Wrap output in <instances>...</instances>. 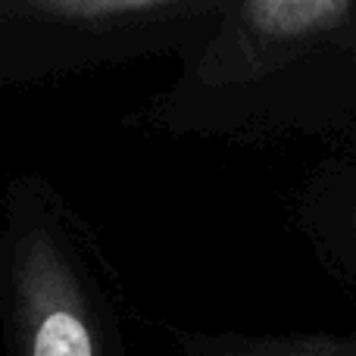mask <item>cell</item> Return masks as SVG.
Segmentation results:
<instances>
[{
    "label": "cell",
    "mask_w": 356,
    "mask_h": 356,
    "mask_svg": "<svg viewBox=\"0 0 356 356\" xmlns=\"http://www.w3.org/2000/svg\"><path fill=\"white\" fill-rule=\"evenodd\" d=\"M16 291L25 356H97L85 303L47 238L22 247Z\"/></svg>",
    "instance_id": "1"
},
{
    "label": "cell",
    "mask_w": 356,
    "mask_h": 356,
    "mask_svg": "<svg viewBox=\"0 0 356 356\" xmlns=\"http://www.w3.org/2000/svg\"><path fill=\"white\" fill-rule=\"evenodd\" d=\"M334 200H338V209H334V250L356 278V178L347 188H341V194Z\"/></svg>",
    "instance_id": "4"
},
{
    "label": "cell",
    "mask_w": 356,
    "mask_h": 356,
    "mask_svg": "<svg viewBox=\"0 0 356 356\" xmlns=\"http://www.w3.org/2000/svg\"><path fill=\"white\" fill-rule=\"evenodd\" d=\"M241 16L253 35L275 47H307L353 31L356 0H253Z\"/></svg>",
    "instance_id": "2"
},
{
    "label": "cell",
    "mask_w": 356,
    "mask_h": 356,
    "mask_svg": "<svg viewBox=\"0 0 356 356\" xmlns=\"http://www.w3.org/2000/svg\"><path fill=\"white\" fill-rule=\"evenodd\" d=\"M54 16H66L75 22H106V19H122V16H147V13H160L163 3L156 0H56V3L44 6Z\"/></svg>",
    "instance_id": "3"
}]
</instances>
